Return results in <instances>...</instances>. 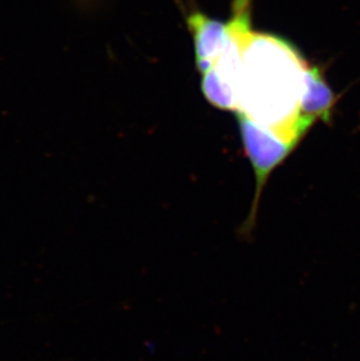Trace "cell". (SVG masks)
Segmentation results:
<instances>
[{
    "label": "cell",
    "mask_w": 360,
    "mask_h": 361,
    "mask_svg": "<svg viewBox=\"0 0 360 361\" xmlns=\"http://www.w3.org/2000/svg\"><path fill=\"white\" fill-rule=\"evenodd\" d=\"M335 96L318 67L309 66L306 71V90L302 99L303 116L310 122L329 120L335 104Z\"/></svg>",
    "instance_id": "277c9868"
},
{
    "label": "cell",
    "mask_w": 360,
    "mask_h": 361,
    "mask_svg": "<svg viewBox=\"0 0 360 361\" xmlns=\"http://www.w3.org/2000/svg\"><path fill=\"white\" fill-rule=\"evenodd\" d=\"M306 61L286 39L251 32L242 51L238 110L295 150L313 126L303 116Z\"/></svg>",
    "instance_id": "6da1fadb"
},
{
    "label": "cell",
    "mask_w": 360,
    "mask_h": 361,
    "mask_svg": "<svg viewBox=\"0 0 360 361\" xmlns=\"http://www.w3.org/2000/svg\"><path fill=\"white\" fill-rule=\"evenodd\" d=\"M186 21L193 37L198 72L205 74L215 66L227 44L228 23L208 17L200 11L188 14Z\"/></svg>",
    "instance_id": "3957f363"
},
{
    "label": "cell",
    "mask_w": 360,
    "mask_h": 361,
    "mask_svg": "<svg viewBox=\"0 0 360 361\" xmlns=\"http://www.w3.org/2000/svg\"><path fill=\"white\" fill-rule=\"evenodd\" d=\"M78 1H80V3L82 4H88L90 0H78Z\"/></svg>",
    "instance_id": "5b68a950"
},
{
    "label": "cell",
    "mask_w": 360,
    "mask_h": 361,
    "mask_svg": "<svg viewBox=\"0 0 360 361\" xmlns=\"http://www.w3.org/2000/svg\"><path fill=\"white\" fill-rule=\"evenodd\" d=\"M252 0H234L228 23L227 44L217 62L203 74L201 90L208 103L226 111L238 110L242 51L252 30Z\"/></svg>",
    "instance_id": "7a4b0ae2"
}]
</instances>
